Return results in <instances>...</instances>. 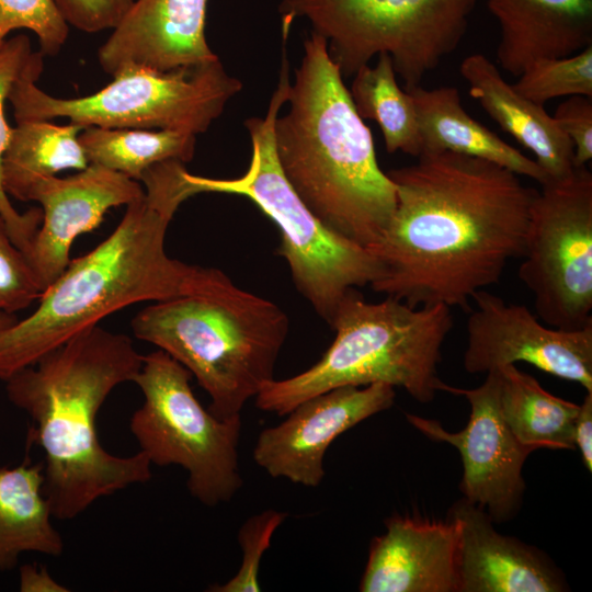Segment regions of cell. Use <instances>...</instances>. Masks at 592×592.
Masks as SVG:
<instances>
[{
  "mask_svg": "<svg viewBox=\"0 0 592 592\" xmlns=\"http://www.w3.org/2000/svg\"><path fill=\"white\" fill-rule=\"evenodd\" d=\"M449 516L459 525L458 592H560L561 571L540 550L500 534L489 514L464 498Z\"/></svg>",
  "mask_w": 592,
  "mask_h": 592,
  "instance_id": "obj_18",
  "label": "cell"
},
{
  "mask_svg": "<svg viewBox=\"0 0 592 592\" xmlns=\"http://www.w3.org/2000/svg\"><path fill=\"white\" fill-rule=\"evenodd\" d=\"M192 374L162 350L143 355L134 377L143 403L129 429L151 465L187 473L192 497L206 506L228 502L242 486L238 444L240 415L219 419L197 400Z\"/></svg>",
  "mask_w": 592,
  "mask_h": 592,
  "instance_id": "obj_10",
  "label": "cell"
},
{
  "mask_svg": "<svg viewBox=\"0 0 592 592\" xmlns=\"http://www.w3.org/2000/svg\"><path fill=\"white\" fill-rule=\"evenodd\" d=\"M500 29L497 60L519 77L538 59L592 46V0H487Z\"/></svg>",
  "mask_w": 592,
  "mask_h": 592,
  "instance_id": "obj_19",
  "label": "cell"
},
{
  "mask_svg": "<svg viewBox=\"0 0 592 592\" xmlns=\"http://www.w3.org/2000/svg\"><path fill=\"white\" fill-rule=\"evenodd\" d=\"M540 186L517 275L542 322L581 329L592 322V173L576 167Z\"/></svg>",
  "mask_w": 592,
  "mask_h": 592,
  "instance_id": "obj_11",
  "label": "cell"
},
{
  "mask_svg": "<svg viewBox=\"0 0 592 592\" xmlns=\"http://www.w3.org/2000/svg\"><path fill=\"white\" fill-rule=\"evenodd\" d=\"M496 369L500 411L517 442L532 451L576 449L573 428L580 405L548 392L515 365Z\"/></svg>",
  "mask_w": 592,
  "mask_h": 592,
  "instance_id": "obj_23",
  "label": "cell"
},
{
  "mask_svg": "<svg viewBox=\"0 0 592 592\" xmlns=\"http://www.w3.org/2000/svg\"><path fill=\"white\" fill-rule=\"evenodd\" d=\"M25 77L12 88L15 121L65 117L84 127L167 129L197 135L208 129L242 83L219 59L160 72L128 69L101 90L81 98H57Z\"/></svg>",
  "mask_w": 592,
  "mask_h": 592,
  "instance_id": "obj_9",
  "label": "cell"
},
{
  "mask_svg": "<svg viewBox=\"0 0 592 592\" xmlns=\"http://www.w3.org/2000/svg\"><path fill=\"white\" fill-rule=\"evenodd\" d=\"M413 100L423 152L451 151L497 163L540 185L549 179L537 162L505 143L471 117L462 105L458 89L413 87Z\"/></svg>",
  "mask_w": 592,
  "mask_h": 592,
  "instance_id": "obj_21",
  "label": "cell"
},
{
  "mask_svg": "<svg viewBox=\"0 0 592 592\" xmlns=\"http://www.w3.org/2000/svg\"><path fill=\"white\" fill-rule=\"evenodd\" d=\"M386 173L396 207L367 248L379 267L372 289L412 307L469 311L475 294L523 255L537 190L497 163L451 151L423 152Z\"/></svg>",
  "mask_w": 592,
  "mask_h": 592,
  "instance_id": "obj_1",
  "label": "cell"
},
{
  "mask_svg": "<svg viewBox=\"0 0 592 592\" xmlns=\"http://www.w3.org/2000/svg\"><path fill=\"white\" fill-rule=\"evenodd\" d=\"M141 363L128 335L96 325L5 380L9 400L32 420L27 441L44 453L53 517L76 519L98 499L151 479L141 451L113 455L96 434L99 410L117 386L133 383Z\"/></svg>",
  "mask_w": 592,
  "mask_h": 592,
  "instance_id": "obj_3",
  "label": "cell"
},
{
  "mask_svg": "<svg viewBox=\"0 0 592 592\" xmlns=\"http://www.w3.org/2000/svg\"><path fill=\"white\" fill-rule=\"evenodd\" d=\"M16 316L14 314H7L0 311V331L3 329L10 327L12 323L16 321Z\"/></svg>",
  "mask_w": 592,
  "mask_h": 592,
  "instance_id": "obj_36",
  "label": "cell"
},
{
  "mask_svg": "<svg viewBox=\"0 0 592 592\" xmlns=\"http://www.w3.org/2000/svg\"><path fill=\"white\" fill-rule=\"evenodd\" d=\"M130 327L137 339L183 365L209 395L208 410L227 419L240 415L274 379L289 319L275 303L216 269L201 289L139 310Z\"/></svg>",
  "mask_w": 592,
  "mask_h": 592,
  "instance_id": "obj_5",
  "label": "cell"
},
{
  "mask_svg": "<svg viewBox=\"0 0 592 592\" xmlns=\"http://www.w3.org/2000/svg\"><path fill=\"white\" fill-rule=\"evenodd\" d=\"M43 56L41 52L32 49L31 41L25 34L8 37L0 45V216L12 241L24 254L29 251L41 225L42 209L33 207L19 213L3 190L1 163L12 130L4 115V103L19 80L25 77H41L44 67Z\"/></svg>",
  "mask_w": 592,
  "mask_h": 592,
  "instance_id": "obj_27",
  "label": "cell"
},
{
  "mask_svg": "<svg viewBox=\"0 0 592 592\" xmlns=\"http://www.w3.org/2000/svg\"><path fill=\"white\" fill-rule=\"evenodd\" d=\"M517 78L512 87L537 104L566 95L592 98V46L569 57L538 59Z\"/></svg>",
  "mask_w": 592,
  "mask_h": 592,
  "instance_id": "obj_28",
  "label": "cell"
},
{
  "mask_svg": "<svg viewBox=\"0 0 592 592\" xmlns=\"http://www.w3.org/2000/svg\"><path fill=\"white\" fill-rule=\"evenodd\" d=\"M374 67L365 65L353 76L350 95L362 119L375 121L389 153H422V141L411 94L397 82L388 54H379Z\"/></svg>",
  "mask_w": 592,
  "mask_h": 592,
  "instance_id": "obj_26",
  "label": "cell"
},
{
  "mask_svg": "<svg viewBox=\"0 0 592 592\" xmlns=\"http://www.w3.org/2000/svg\"><path fill=\"white\" fill-rule=\"evenodd\" d=\"M186 171L178 160L150 167L140 179L143 197L126 206L111 235L70 261L29 316L0 331L1 380L116 310L190 294L209 282L215 267L172 259L164 248L170 221L192 197Z\"/></svg>",
  "mask_w": 592,
  "mask_h": 592,
  "instance_id": "obj_2",
  "label": "cell"
},
{
  "mask_svg": "<svg viewBox=\"0 0 592 592\" xmlns=\"http://www.w3.org/2000/svg\"><path fill=\"white\" fill-rule=\"evenodd\" d=\"M469 94L508 134L535 156L550 180L568 177L573 169V146L544 105L520 94L485 55L473 54L460 64Z\"/></svg>",
  "mask_w": 592,
  "mask_h": 592,
  "instance_id": "obj_20",
  "label": "cell"
},
{
  "mask_svg": "<svg viewBox=\"0 0 592 592\" xmlns=\"http://www.w3.org/2000/svg\"><path fill=\"white\" fill-rule=\"evenodd\" d=\"M82 126L54 124L47 119L19 121L12 127L1 163V180L8 196L24 202L38 179L64 170H83L89 161L79 141Z\"/></svg>",
  "mask_w": 592,
  "mask_h": 592,
  "instance_id": "obj_24",
  "label": "cell"
},
{
  "mask_svg": "<svg viewBox=\"0 0 592 592\" xmlns=\"http://www.w3.org/2000/svg\"><path fill=\"white\" fill-rule=\"evenodd\" d=\"M44 494V465L26 457L0 467V572L16 567L24 553L58 557L64 540L52 523Z\"/></svg>",
  "mask_w": 592,
  "mask_h": 592,
  "instance_id": "obj_22",
  "label": "cell"
},
{
  "mask_svg": "<svg viewBox=\"0 0 592 592\" xmlns=\"http://www.w3.org/2000/svg\"><path fill=\"white\" fill-rule=\"evenodd\" d=\"M486 374L476 388L442 387V391L463 396L470 405V417L462 431L447 432L439 421L411 413L406 418L428 439L448 443L459 452L464 499L500 523L512 519L521 506L525 491L522 468L533 451L517 442L502 418L498 371Z\"/></svg>",
  "mask_w": 592,
  "mask_h": 592,
  "instance_id": "obj_12",
  "label": "cell"
},
{
  "mask_svg": "<svg viewBox=\"0 0 592 592\" xmlns=\"http://www.w3.org/2000/svg\"><path fill=\"white\" fill-rule=\"evenodd\" d=\"M287 514L269 509L249 517L240 527L238 542L242 553L241 565L237 573L224 584L208 589L210 592H259L260 562L264 551L270 547L271 539L277 527L285 521Z\"/></svg>",
  "mask_w": 592,
  "mask_h": 592,
  "instance_id": "obj_30",
  "label": "cell"
},
{
  "mask_svg": "<svg viewBox=\"0 0 592 592\" xmlns=\"http://www.w3.org/2000/svg\"><path fill=\"white\" fill-rule=\"evenodd\" d=\"M373 538L362 592H458V522L395 515Z\"/></svg>",
  "mask_w": 592,
  "mask_h": 592,
  "instance_id": "obj_17",
  "label": "cell"
},
{
  "mask_svg": "<svg viewBox=\"0 0 592 592\" xmlns=\"http://www.w3.org/2000/svg\"><path fill=\"white\" fill-rule=\"evenodd\" d=\"M19 588L21 592H68L66 585L58 582L48 570L36 563L20 568Z\"/></svg>",
  "mask_w": 592,
  "mask_h": 592,
  "instance_id": "obj_35",
  "label": "cell"
},
{
  "mask_svg": "<svg viewBox=\"0 0 592 592\" xmlns=\"http://www.w3.org/2000/svg\"><path fill=\"white\" fill-rule=\"evenodd\" d=\"M43 293L25 254L12 241L0 216V311L15 314L37 301Z\"/></svg>",
  "mask_w": 592,
  "mask_h": 592,
  "instance_id": "obj_31",
  "label": "cell"
},
{
  "mask_svg": "<svg viewBox=\"0 0 592 592\" xmlns=\"http://www.w3.org/2000/svg\"><path fill=\"white\" fill-rule=\"evenodd\" d=\"M289 84V110L276 117L274 146L286 180L328 228L371 247L396 207V187L376 158L327 41L310 32Z\"/></svg>",
  "mask_w": 592,
  "mask_h": 592,
  "instance_id": "obj_4",
  "label": "cell"
},
{
  "mask_svg": "<svg viewBox=\"0 0 592 592\" xmlns=\"http://www.w3.org/2000/svg\"><path fill=\"white\" fill-rule=\"evenodd\" d=\"M68 25L86 33L114 29L134 0H53Z\"/></svg>",
  "mask_w": 592,
  "mask_h": 592,
  "instance_id": "obj_32",
  "label": "cell"
},
{
  "mask_svg": "<svg viewBox=\"0 0 592 592\" xmlns=\"http://www.w3.org/2000/svg\"><path fill=\"white\" fill-rule=\"evenodd\" d=\"M288 60L283 56L280 82L264 117L244 122L251 139L247 171L235 179H212L186 171L192 196L225 193L247 197L278 228L276 253L291 271L293 283L316 314L331 323L343 297L369 285L379 273L369 250L328 228L305 205L278 164L274 146V123L287 100Z\"/></svg>",
  "mask_w": 592,
  "mask_h": 592,
  "instance_id": "obj_7",
  "label": "cell"
},
{
  "mask_svg": "<svg viewBox=\"0 0 592 592\" xmlns=\"http://www.w3.org/2000/svg\"><path fill=\"white\" fill-rule=\"evenodd\" d=\"M574 446L589 473L592 471V392H587L579 407L573 428Z\"/></svg>",
  "mask_w": 592,
  "mask_h": 592,
  "instance_id": "obj_34",
  "label": "cell"
},
{
  "mask_svg": "<svg viewBox=\"0 0 592 592\" xmlns=\"http://www.w3.org/2000/svg\"><path fill=\"white\" fill-rule=\"evenodd\" d=\"M18 30L33 32L39 52L54 56L67 42L69 25L53 0H0V45Z\"/></svg>",
  "mask_w": 592,
  "mask_h": 592,
  "instance_id": "obj_29",
  "label": "cell"
},
{
  "mask_svg": "<svg viewBox=\"0 0 592 592\" xmlns=\"http://www.w3.org/2000/svg\"><path fill=\"white\" fill-rule=\"evenodd\" d=\"M144 193L138 181L92 163L67 178L36 180L24 202L39 203L42 220L25 257L43 292L68 266L71 246L80 235L99 227L109 209L127 206Z\"/></svg>",
  "mask_w": 592,
  "mask_h": 592,
  "instance_id": "obj_15",
  "label": "cell"
},
{
  "mask_svg": "<svg viewBox=\"0 0 592 592\" xmlns=\"http://www.w3.org/2000/svg\"><path fill=\"white\" fill-rule=\"evenodd\" d=\"M330 327L335 335L320 360L295 376L267 382L255 396L260 410L283 417L301 401L341 386L383 383L403 388L422 403L442 391L445 383L437 368L453 327L449 307H412L391 297L371 303L352 289Z\"/></svg>",
  "mask_w": 592,
  "mask_h": 592,
  "instance_id": "obj_6",
  "label": "cell"
},
{
  "mask_svg": "<svg viewBox=\"0 0 592 592\" xmlns=\"http://www.w3.org/2000/svg\"><path fill=\"white\" fill-rule=\"evenodd\" d=\"M478 0H282L283 37L305 18L327 41L342 77L382 53L391 58L405 90L457 49Z\"/></svg>",
  "mask_w": 592,
  "mask_h": 592,
  "instance_id": "obj_8",
  "label": "cell"
},
{
  "mask_svg": "<svg viewBox=\"0 0 592 592\" xmlns=\"http://www.w3.org/2000/svg\"><path fill=\"white\" fill-rule=\"evenodd\" d=\"M573 146L574 167L592 158V98L572 95L561 102L553 116Z\"/></svg>",
  "mask_w": 592,
  "mask_h": 592,
  "instance_id": "obj_33",
  "label": "cell"
},
{
  "mask_svg": "<svg viewBox=\"0 0 592 592\" xmlns=\"http://www.w3.org/2000/svg\"><path fill=\"white\" fill-rule=\"evenodd\" d=\"M89 164H98L140 182L152 166L193 159L196 135L167 129L89 126L79 134Z\"/></svg>",
  "mask_w": 592,
  "mask_h": 592,
  "instance_id": "obj_25",
  "label": "cell"
},
{
  "mask_svg": "<svg viewBox=\"0 0 592 592\" xmlns=\"http://www.w3.org/2000/svg\"><path fill=\"white\" fill-rule=\"evenodd\" d=\"M463 364L471 374L528 363L592 392V322L563 330L542 322L526 306L487 289L473 297Z\"/></svg>",
  "mask_w": 592,
  "mask_h": 592,
  "instance_id": "obj_13",
  "label": "cell"
},
{
  "mask_svg": "<svg viewBox=\"0 0 592 592\" xmlns=\"http://www.w3.org/2000/svg\"><path fill=\"white\" fill-rule=\"evenodd\" d=\"M395 388L383 383L341 386L310 397L282 423L258 436L253 459L273 478L317 487L325 477L323 459L331 443L363 420L389 409Z\"/></svg>",
  "mask_w": 592,
  "mask_h": 592,
  "instance_id": "obj_14",
  "label": "cell"
},
{
  "mask_svg": "<svg viewBox=\"0 0 592 592\" xmlns=\"http://www.w3.org/2000/svg\"><path fill=\"white\" fill-rule=\"evenodd\" d=\"M208 0H134L98 50L112 78L128 69L160 72L217 60L205 37Z\"/></svg>",
  "mask_w": 592,
  "mask_h": 592,
  "instance_id": "obj_16",
  "label": "cell"
}]
</instances>
